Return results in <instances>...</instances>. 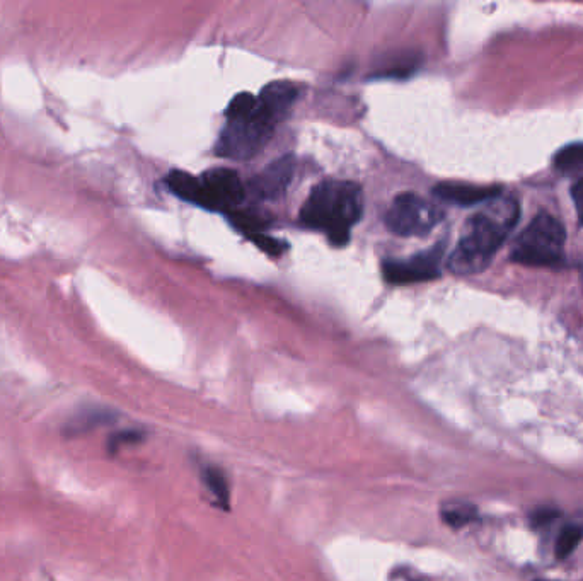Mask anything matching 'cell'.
I'll return each instance as SVG.
<instances>
[{
	"label": "cell",
	"mask_w": 583,
	"mask_h": 581,
	"mask_svg": "<svg viewBox=\"0 0 583 581\" xmlns=\"http://www.w3.org/2000/svg\"><path fill=\"white\" fill-rule=\"evenodd\" d=\"M519 220V205L514 200H500L476 213L464 227L461 241L449 258V268L459 275L480 273L490 265L508 234Z\"/></svg>",
	"instance_id": "1"
},
{
	"label": "cell",
	"mask_w": 583,
	"mask_h": 581,
	"mask_svg": "<svg viewBox=\"0 0 583 581\" xmlns=\"http://www.w3.org/2000/svg\"><path fill=\"white\" fill-rule=\"evenodd\" d=\"M364 212L362 188L341 179L319 183L301 210L302 224L323 231L336 246L348 242L353 225Z\"/></svg>",
	"instance_id": "2"
},
{
	"label": "cell",
	"mask_w": 583,
	"mask_h": 581,
	"mask_svg": "<svg viewBox=\"0 0 583 581\" xmlns=\"http://www.w3.org/2000/svg\"><path fill=\"white\" fill-rule=\"evenodd\" d=\"M565 241V227L560 220L549 213H539L517 237L512 259L526 266L558 265L563 259Z\"/></svg>",
	"instance_id": "3"
},
{
	"label": "cell",
	"mask_w": 583,
	"mask_h": 581,
	"mask_svg": "<svg viewBox=\"0 0 583 581\" xmlns=\"http://www.w3.org/2000/svg\"><path fill=\"white\" fill-rule=\"evenodd\" d=\"M277 127V121L266 115L260 104L256 103V110L251 115L227 120L217 142V154L239 161L256 156L268 144V140L272 139Z\"/></svg>",
	"instance_id": "4"
},
{
	"label": "cell",
	"mask_w": 583,
	"mask_h": 581,
	"mask_svg": "<svg viewBox=\"0 0 583 581\" xmlns=\"http://www.w3.org/2000/svg\"><path fill=\"white\" fill-rule=\"evenodd\" d=\"M442 219L444 213L437 205L415 193H403L396 196L387 210L386 224L389 231L398 236H422L432 231Z\"/></svg>",
	"instance_id": "5"
},
{
	"label": "cell",
	"mask_w": 583,
	"mask_h": 581,
	"mask_svg": "<svg viewBox=\"0 0 583 581\" xmlns=\"http://www.w3.org/2000/svg\"><path fill=\"white\" fill-rule=\"evenodd\" d=\"M444 248L435 246L430 251L416 254L406 261H386L382 266L384 277L389 283H418L433 280L440 275V263H442Z\"/></svg>",
	"instance_id": "6"
},
{
	"label": "cell",
	"mask_w": 583,
	"mask_h": 581,
	"mask_svg": "<svg viewBox=\"0 0 583 581\" xmlns=\"http://www.w3.org/2000/svg\"><path fill=\"white\" fill-rule=\"evenodd\" d=\"M200 179L212 202L214 212H229L243 202L246 195L243 181L239 178V174L229 167L210 169Z\"/></svg>",
	"instance_id": "7"
},
{
	"label": "cell",
	"mask_w": 583,
	"mask_h": 581,
	"mask_svg": "<svg viewBox=\"0 0 583 581\" xmlns=\"http://www.w3.org/2000/svg\"><path fill=\"white\" fill-rule=\"evenodd\" d=\"M294 173V159L282 157L278 161H273L270 166L251 179L249 191L260 200H277L289 188L294 179Z\"/></svg>",
	"instance_id": "8"
},
{
	"label": "cell",
	"mask_w": 583,
	"mask_h": 581,
	"mask_svg": "<svg viewBox=\"0 0 583 581\" xmlns=\"http://www.w3.org/2000/svg\"><path fill=\"white\" fill-rule=\"evenodd\" d=\"M500 186L469 185V183H440L433 188V195L442 202L454 203L459 207H473L478 203L490 202L500 196Z\"/></svg>",
	"instance_id": "9"
},
{
	"label": "cell",
	"mask_w": 583,
	"mask_h": 581,
	"mask_svg": "<svg viewBox=\"0 0 583 581\" xmlns=\"http://www.w3.org/2000/svg\"><path fill=\"white\" fill-rule=\"evenodd\" d=\"M166 185L171 193H174L181 200L214 212V207L208 198L202 179L195 178L193 174L185 173V171H173L166 176Z\"/></svg>",
	"instance_id": "10"
},
{
	"label": "cell",
	"mask_w": 583,
	"mask_h": 581,
	"mask_svg": "<svg viewBox=\"0 0 583 581\" xmlns=\"http://www.w3.org/2000/svg\"><path fill=\"white\" fill-rule=\"evenodd\" d=\"M203 488L207 489L208 496L214 500V505L219 508H227L231 493H229V483L226 474L222 469L214 466L203 467L202 469Z\"/></svg>",
	"instance_id": "11"
},
{
	"label": "cell",
	"mask_w": 583,
	"mask_h": 581,
	"mask_svg": "<svg viewBox=\"0 0 583 581\" xmlns=\"http://www.w3.org/2000/svg\"><path fill=\"white\" fill-rule=\"evenodd\" d=\"M555 166L561 173H582L583 144L566 145L556 154Z\"/></svg>",
	"instance_id": "12"
},
{
	"label": "cell",
	"mask_w": 583,
	"mask_h": 581,
	"mask_svg": "<svg viewBox=\"0 0 583 581\" xmlns=\"http://www.w3.org/2000/svg\"><path fill=\"white\" fill-rule=\"evenodd\" d=\"M442 520L445 524L451 525V527H464V525L471 524L474 518L478 517V510L469 505H462V503H452V505H447V507L442 508Z\"/></svg>",
	"instance_id": "13"
},
{
	"label": "cell",
	"mask_w": 583,
	"mask_h": 581,
	"mask_svg": "<svg viewBox=\"0 0 583 581\" xmlns=\"http://www.w3.org/2000/svg\"><path fill=\"white\" fill-rule=\"evenodd\" d=\"M583 530L577 525H570L561 530L560 537L556 541L555 553L556 558L565 559L577 549L578 544L582 541Z\"/></svg>",
	"instance_id": "14"
},
{
	"label": "cell",
	"mask_w": 583,
	"mask_h": 581,
	"mask_svg": "<svg viewBox=\"0 0 583 581\" xmlns=\"http://www.w3.org/2000/svg\"><path fill=\"white\" fill-rule=\"evenodd\" d=\"M558 517H560L558 510H553V508H539V510L532 513L531 524L534 529H539V527H546V525L551 524Z\"/></svg>",
	"instance_id": "15"
},
{
	"label": "cell",
	"mask_w": 583,
	"mask_h": 581,
	"mask_svg": "<svg viewBox=\"0 0 583 581\" xmlns=\"http://www.w3.org/2000/svg\"><path fill=\"white\" fill-rule=\"evenodd\" d=\"M572 195L575 205H577L578 217H580L583 224V179H580L577 185L573 186Z\"/></svg>",
	"instance_id": "16"
},
{
	"label": "cell",
	"mask_w": 583,
	"mask_h": 581,
	"mask_svg": "<svg viewBox=\"0 0 583 581\" xmlns=\"http://www.w3.org/2000/svg\"><path fill=\"white\" fill-rule=\"evenodd\" d=\"M406 581H423L420 578H406Z\"/></svg>",
	"instance_id": "17"
},
{
	"label": "cell",
	"mask_w": 583,
	"mask_h": 581,
	"mask_svg": "<svg viewBox=\"0 0 583 581\" xmlns=\"http://www.w3.org/2000/svg\"><path fill=\"white\" fill-rule=\"evenodd\" d=\"M537 581H546V580H537Z\"/></svg>",
	"instance_id": "18"
}]
</instances>
